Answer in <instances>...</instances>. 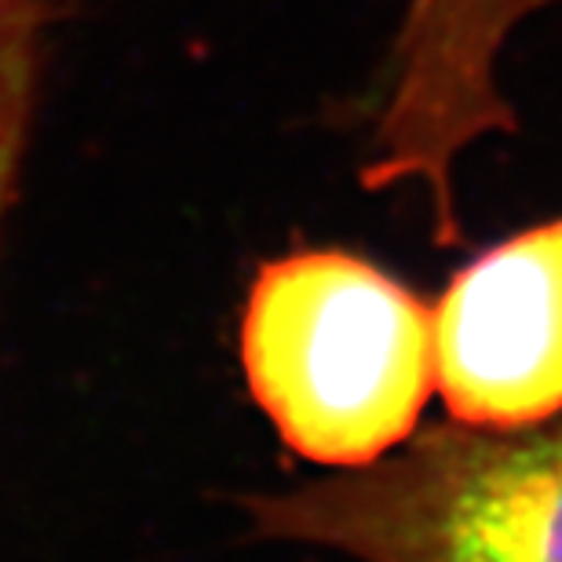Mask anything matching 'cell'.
<instances>
[{"label":"cell","mask_w":562,"mask_h":562,"mask_svg":"<svg viewBox=\"0 0 562 562\" xmlns=\"http://www.w3.org/2000/svg\"><path fill=\"white\" fill-rule=\"evenodd\" d=\"M241 366L292 453L369 468L409 442L435 391V307L362 256L292 252L249 292Z\"/></svg>","instance_id":"cell-1"},{"label":"cell","mask_w":562,"mask_h":562,"mask_svg":"<svg viewBox=\"0 0 562 562\" xmlns=\"http://www.w3.org/2000/svg\"><path fill=\"white\" fill-rule=\"evenodd\" d=\"M530 8L533 0H409L376 121L391 165L446 176L468 146L512 125L497 74Z\"/></svg>","instance_id":"cell-4"},{"label":"cell","mask_w":562,"mask_h":562,"mask_svg":"<svg viewBox=\"0 0 562 562\" xmlns=\"http://www.w3.org/2000/svg\"><path fill=\"white\" fill-rule=\"evenodd\" d=\"M435 391L449 420L515 431L562 413V220L497 241L435 307Z\"/></svg>","instance_id":"cell-3"},{"label":"cell","mask_w":562,"mask_h":562,"mask_svg":"<svg viewBox=\"0 0 562 562\" xmlns=\"http://www.w3.org/2000/svg\"><path fill=\"white\" fill-rule=\"evenodd\" d=\"M252 519L351 562H562V413L427 427L395 457L260 497Z\"/></svg>","instance_id":"cell-2"},{"label":"cell","mask_w":562,"mask_h":562,"mask_svg":"<svg viewBox=\"0 0 562 562\" xmlns=\"http://www.w3.org/2000/svg\"><path fill=\"white\" fill-rule=\"evenodd\" d=\"M48 22V0H0V223L26 154Z\"/></svg>","instance_id":"cell-5"}]
</instances>
